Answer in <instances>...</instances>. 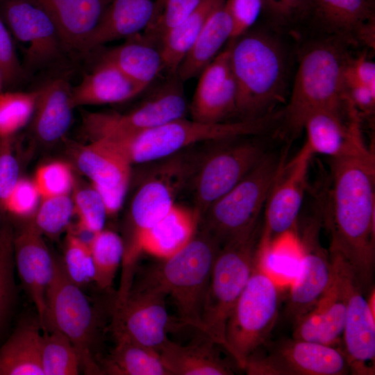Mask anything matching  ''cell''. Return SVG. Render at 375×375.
<instances>
[{
    "label": "cell",
    "mask_w": 375,
    "mask_h": 375,
    "mask_svg": "<svg viewBox=\"0 0 375 375\" xmlns=\"http://www.w3.org/2000/svg\"><path fill=\"white\" fill-rule=\"evenodd\" d=\"M332 190L325 216L329 253L351 268L364 290L373 287L375 269V158L366 144L331 158Z\"/></svg>",
    "instance_id": "obj_1"
},
{
    "label": "cell",
    "mask_w": 375,
    "mask_h": 375,
    "mask_svg": "<svg viewBox=\"0 0 375 375\" xmlns=\"http://www.w3.org/2000/svg\"><path fill=\"white\" fill-rule=\"evenodd\" d=\"M344 40L335 36L310 44L301 56L290 100L281 110L284 128L295 136L307 117L320 110L347 112Z\"/></svg>",
    "instance_id": "obj_2"
},
{
    "label": "cell",
    "mask_w": 375,
    "mask_h": 375,
    "mask_svg": "<svg viewBox=\"0 0 375 375\" xmlns=\"http://www.w3.org/2000/svg\"><path fill=\"white\" fill-rule=\"evenodd\" d=\"M229 45L236 85V115L256 119L271 112L285 88L286 63L278 41L263 31H247Z\"/></svg>",
    "instance_id": "obj_3"
},
{
    "label": "cell",
    "mask_w": 375,
    "mask_h": 375,
    "mask_svg": "<svg viewBox=\"0 0 375 375\" xmlns=\"http://www.w3.org/2000/svg\"><path fill=\"white\" fill-rule=\"evenodd\" d=\"M280 118V112H271L256 119L220 123H203L181 117L138 133L99 140L115 146L132 165L147 164L199 143L260 135Z\"/></svg>",
    "instance_id": "obj_4"
},
{
    "label": "cell",
    "mask_w": 375,
    "mask_h": 375,
    "mask_svg": "<svg viewBox=\"0 0 375 375\" xmlns=\"http://www.w3.org/2000/svg\"><path fill=\"white\" fill-rule=\"evenodd\" d=\"M192 147L156 161L137 187L130 202L123 239L122 279L130 280L134 276L140 237L169 212L178 194L190 185L201 154L193 151Z\"/></svg>",
    "instance_id": "obj_5"
},
{
    "label": "cell",
    "mask_w": 375,
    "mask_h": 375,
    "mask_svg": "<svg viewBox=\"0 0 375 375\" xmlns=\"http://www.w3.org/2000/svg\"><path fill=\"white\" fill-rule=\"evenodd\" d=\"M220 247L219 242L199 226L183 249L151 267L138 287L170 297L178 309L180 322L201 331L204 300Z\"/></svg>",
    "instance_id": "obj_6"
},
{
    "label": "cell",
    "mask_w": 375,
    "mask_h": 375,
    "mask_svg": "<svg viewBox=\"0 0 375 375\" xmlns=\"http://www.w3.org/2000/svg\"><path fill=\"white\" fill-rule=\"evenodd\" d=\"M260 221L221 246L206 294L201 332L226 351L227 322L258 256Z\"/></svg>",
    "instance_id": "obj_7"
},
{
    "label": "cell",
    "mask_w": 375,
    "mask_h": 375,
    "mask_svg": "<svg viewBox=\"0 0 375 375\" xmlns=\"http://www.w3.org/2000/svg\"><path fill=\"white\" fill-rule=\"evenodd\" d=\"M283 163L280 154L267 151L243 178L208 208L199 226L222 246L256 224Z\"/></svg>",
    "instance_id": "obj_8"
},
{
    "label": "cell",
    "mask_w": 375,
    "mask_h": 375,
    "mask_svg": "<svg viewBox=\"0 0 375 375\" xmlns=\"http://www.w3.org/2000/svg\"><path fill=\"white\" fill-rule=\"evenodd\" d=\"M279 288L258 263L227 322L226 351L242 369L247 359L269 340L279 312Z\"/></svg>",
    "instance_id": "obj_9"
},
{
    "label": "cell",
    "mask_w": 375,
    "mask_h": 375,
    "mask_svg": "<svg viewBox=\"0 0 375 375\" xmlns=\"http://www.w3.org/2000/svg\"><path fill=\"white\" fill-rule=\"evenodd\" d=\"M63 333L74 346L86 374H103L94 356V312L81 288L67 275L61 258L55 256L54 272L46 296L44 328Z\"/></svg>",
    "instance_id": "obj_10"
},
{
    "label": "cell",
    "mask_w": 375,
    "mask_h": 375,
    "mask_svg": "<svg viewBox=\"0 0 375 375\" xmlns=\"http://www.w3.org/2000/svg\"><path fill=\"white\" fill-rule=\"evenodd\" d=\"M248 137L218 141L212 148L201 152L190 185L193 208L201 217L267 152L263 143Z\"/></svg>",
    "instance_id": "obj_11"
},
{
    "label": "cell",
    "mask_w": 375,
    "mask_h": 375,
    "mask_svg": "<svg viewBox=\"0 0 375 375\" xmlns=\"http://www.w3.org/2000/svg\"><path fill=\"white\" fill-rule=\"evenodd\" d=\"M188 110L182 81L174 74L126 112L84 113L82 132L89 141L135 133L185 117Z\"/></svg>",
    "instance_id": "obj_12"
},
{
    "label": "cell",
    "mask_w": 375,
    "mask_h": 375,
    "mask_svg": "<svg viewBox=\"0 0 375 375\" xmlns=\"http://www.w3.org/2000/svg\"><path fill=\"white\" fill-rule=\"evenodd\" d=\"M248 375L351 374L342 348L294 338L269 340L246 360Z\"/></svg>",
    "instance_id": "obj_13"
},
{
    "label": "cell",
    "mask_w": 375,
    "mask_h": 375,
    "mask_svg": "<svg viewBox=\"0 0 375 375\" xmlns=\"http://www.w3.org/2000/svg\"><path fill=\"white\" fill-rule=\"evenodd\" d=\"M0 17L12 37L26 46V77L56 64L67 50L51 18L30 0H0Z\"/></svg>",
    "instance_id": "obj_14"
},
{
    "label": "cell",
    "mask_w": 375,
    "mask_h": 375,
    "mask_svg": "<svg viewBox=\"0 0 375 375\" xmlns=\"http://www.w3.org/2000/svg\"><path fill=\"white\" fill-rule=\"evenodd\" d=\"M313 153L304 143L287 164L283 163L267 200L259 249L266 251L290 232L302 206Z\"/></svg>",
    "instance_id": "obj_15"
},
{
    "label": "cell",
    "mask_w": 375,
    "mask_h": 375,
    "mask_svg": "<svg viewBox=\"0 0 375 375\" xmlns=\"http://www.w3.org/2000/svg\"><path fill=\"white\" fill-rule=\"evenodd\" d=\"M340 273L347 299L343 350L351 374H374L375 317L367 294L351 268L339 256L329 253Z\"/></svg>",
    "instance_id": "obj_16"
},
{
    "label": "cell",
    "mask_w": 375,
    "mask_h": 375,
    "mask_svg": "<svg viewBox=\"0 0 375 375\" xmlns=\"http://www.w3.org/2000/svg\"><path fill=\"white\" fill-rule=\"evenodd\" d=\"M323 210L321 205L304 226L299 238L302 253L299 269L293 280L285 309L286 318L293 324L317 303L332 280L330 255L319 238Z\"/></svg>",
    "instance_id": "obj_17"
},
{
    "label": "cell",
    "mask_w": 375,
    "mask_h": 375,
    "mask_svg": "<svg viewBox=\"0 0 375 375\" xmlns=\"http://www.w3.org/2000/svg\"><path fill=\"white\" fill-rule=\"evenodd\" d=\"M165 297L151 289L131 288L124 300L115 303L112 323L115 338H124L158 351L173 327Z\"/></svg>",
    "instance_id": "obj_18"
},
{
    "label": "cell",
    "mask_w": 375,
    "mask_h": 375,
    "mask_svg": "<svg viewBox=\"0 0 375 375\" xmlns=\"http://www.w3.org/2000/svg\"><path fill=\"white\" fill-rule=\"evenodd\" d=\"M72 158L105 203L108 217L122 208L132 176V164L115 146L104 140L75 146Z\"/></svg>",
    "instance_id": "obj_19"
},
{
    "label": "cell",
    "mask_w": 375,
    "mask_h": 375,
    "mask_svg": "<svg viewBox=\"0 0 375 375\" xmlns=\"http://www.w3.org/2000/svg\"><path fill=\"white\" fill-rule=\"evenodd\" d=\"M14 263L22 284L38 313L42 331L44 328L47 292L53 278L55 256L32 219H25L12 236Z\"/></svg>",
    "instance_id": "obj_20"
},
{
    "label": "cell",
    "mask_w": 375,
    "mask_h": 375,
    "mask_svg": "<svg viewBox=\"0 0 375 375\" xmlns=\"http://www.w3.org/2000/svg\"><path fill=\"white\" fill-rule=\"evenodd\" d=\"M331 262L333 277L328 289L317 303L293 324L292 338L340 347L342 344L347 299L339 269L332 260Z\"/></svg>",
    "instance_id": "obj_21"
},
{
    "label": "cell",
    "mask_w": 375,
    "mask_h": 375,
    "mask_svg": "<svg viewBox=\"0 0 375 375\" xmlns=\"http://www.w3.org/2000/svg\"><path fill=\"white\" fill-rule=\"evenodd\" d=\"M344 114L330 110H320L310 114L303 130L306 134L305 144L315 154L335 158L344 156L365 144L360 116L353 108L348 109V121Z\"/></svg>",
    "instance_id": "obj_22"
},
{
    "label": "cell",
    "mask_w": 375,
    "mask_h": 375,
    "mask_svg": "<svg viewBox=\"0 0 375 375\" xmlns=\"http://www.w3.org/2000/svg\"><path fill=\"white\" fill-rule=\"evenodd\" d=\"M56 25L69 53H83L85 43L112 0H30Z\"/></svg>",
    "instance_id": "obj_23"
},
{
    "label": "cell",
    "mask_w": 375,
    "mask_h": 375,
    "mask_svg": "<svg viewBox=\"0 0 375 375\" xmlns=\"http://www.w3.org/2000/svg\"><path fill=\"white\" fill-rule=\"evenodd\" d=\"M69 81L58 77L38 89V97L31 119V132L40 143L52 144L67 133L74 108Z\"/></svg>",
    "instance_id": "obj_24"
},
{
    "label": "cell",
    "mask_w": 375,
    "mask_h": 375,
    "mask_svg": "<svg viewBox=\"0 0 375 375\" xmlns=\"http://www.w3.org/2000/svg\"><path fill=\"white\" fill-rule=\"evenodd\" d=\"M156 13V0H112L88 38L83 53L112 41L146 31Z\"/></svg>",
    "instance_id": "obj_25"
},
{
    "label": "cell",
    "mask_w": 375,
    "mask_h": 375,
    "mask_svg": "<svg viewBox=\"0 0 375 375\" xmlns=\"http://www.w3.org/2000/svg\"><path fill=\"white\" fill-rule=\"evenodd\" d=\"M201 221L200 214L176 203L169 212L139 239L138 258L143 253L161 260L168 258L183 249L195 235Z\"/></svg>",
    "instance_id": "obj_26"
},
{
    "label": "cell",
    "mask_w": 375,
    "mask_h": 375,
    "mask_svg": "<svg viewBox=\"0 0 375 375\" xmlns=\"http://www.w3.org/2000/svg\"><path fill=\"white\" fill-rule=\"evenodd\" d=\"M146 88L115 65L102 59L93 70L72 88L74 108L120 103L138 96Z\"/></svg>",
    "instance_id": "obj_27"
},
{
    "label": "cell",
    "mask_w": 375,
    "mask_h": 375,
    "mask_svg": "<svg viewBox=\"0 0 375 375\" xmlns=\"http://www.w3.org/2000/svg\"><path fill=\"white\" fill-rule=\"evenodd\" d=\"M203 335L202 339L186 345L175 343L169 339L162 345L158 352L169 375L235 374L233 367L217 351L215 346L218 344Z\"/></svg>",
    "instance_id": "obj_28"
},
{
    "label": "cell",
    "mask_w": 375,
    "mask_h": 375,
    "mask_svg": "<svg viewBox=\"0 0 375 375\" xmlns=\"http://www.w3.org/2000/svg\"><path fill=\"white\" fill-rule=\"evenodd\" d=\"M322 28L344 41L358 39L374 19V0H308L307 13Z\"/></svg>",
    "instance_id": "obj_29"
},
{
    "label": "cell",
    "mask_w": 375,
    "mask_h": 375,
    "mask_svg": "<svg viewBox=\"0 0 375 375\" xmlns=\"http://www.w3.org/2000/svg\"><path fill=\"white\" fill-rule=\"evenodd\" d=\"M226 1V0H225ZM233 24L225 1L207 19L193 46L181 62L176 75L183 82L199 75L232 39Z\"/></svg>",
    "instance_id": "obj_30"
},
{
    "label": "cell",
    "mask_w": 375,
    "mask_h": 375,
    "mask_svg": "<svg viewBox=\"0 0 375 375\" xmlns=\"http://www.w3.org/2000/svg\"><path fill=\"white\" fill-rule=\"evenodd\" d=\"M102 59L145 88L164 69L160 45L146 35L127 38L124 43L107 51Z\"/></svg>",
    "instance_id": "obj_31"
},
{
    "label": "cell",
    "mask_w": 375,
    "mask_h": 375,
    "mask_svg": "<svg viewBox=\"0 0 375 375\" xmlns=\"http://www.w3.org/2000/svg\"><path fill=\"white\" fill-rule=\"evenodd\" d=\"M42 335L39 322L17 327L0 347V375H44L40 360Z\"/></svg>",
    "instance_id": "obj_32"
},
{
    "label": "cell",
    "mask_w": 375,
    "mask_h": 375,
    "mask_svg": "<svg viewBox=\"0 0 375 375\" xmlns=\"http://www.w3.org/2000/svg\"><path fill=\"white\" fill-rule=\"evenodd\" d=\"M225 0H204L192 13L169 29L160 40L164 70L171 76L193 46L212 12Z\"/></svg>",
    "instance_id": "obj_33"
},
{
    "label": "cell",
    "mask_w": 375,
    "mask_h": 375,
    "mask_svg": "<svg viewBox=\"0 0 375 375\" xmlns=\"http://www.w3.org/2000/svg\"><path fill=\"white\" fill-rule=\"evenodd\" d=\"M116 345L101 366L103 374L169 375L159 352L124 338H115Z\"/></svg>",
    "instance_id": "obj_34"
},
{
    "label": "cell",
    "mask_w": 375,
    "mask_h": 375,
    "mask_svg": "<svg viewBox=\"0 0 375 375\" xmlns=\"http://www.w3.org/2000/svg\"><path fill=\"white\" fill-rule=\"evenodd\" d=\"M94 268V282L102 290L110 289L122 265L124 245L117 233L103 229L88 243Z\"/></svg>",
    "instance_id": "obj_35"
},
{
    "label": "cell",
    "mask_w": 375,
    "mask_h": 375,
    "mask_svg": "<svg viewBox=\"0 0 375 375\" xmlns=\"http://www.w3.org/2000/svg\"><path fill=\"white\" fill-rule=\"evenodd\" d=\"M40 360L44 375H77L81 369L74 346L56 329L42 331Z\"/></svg>",
    "instance_id": "obj_36"
},
{
    "label": "cell",
    "mask_w": 375,
    "mask_h": 375,
    "mask_svg": "<svg viewBox=\"0 0 375 375\" xmlns=\"http://www.w3.org/2000/svg\"><path fill=\"white\" fill-rule=\"evenodd\" d=\"M189 110L192 119L203 123L224 122L236 114V85L233 75L218 88L192 97Z\"/></svg>",
    "instance_id": "obj_37"
},
{
    "label": "cell",
    "mask_w": 375,
    "mask_h": 375,
    "mask_svg": "<svg viewBox=\"0 0 375 375\" xmlns=\"http://www.w3.org/2000/svg\"><path fill=\"white\" fill-rule=\"evenodd\" d=\"M38 90L0 93V139L15 136L33 117Z\"/></svg>",
    "instance_id": "obj_38"
},
{
    "label": "cell",
    "mask_w": 375,
    "mask_h": 375,
    "mask_svg": "<svg viewBox=\"0 0 375 375\" xmlns=\"http://www.w3.org/2000/svg\"><path fill=\"white\" fill-rule=\"evenodd\" d=\"M73 192L74 215L77 217V223L67 231L76 235H94L103 230L108 214L99 193L90 184L76 188Z\"/></svg>",
    "instance_id": "obj_39"
},
{
    "label": "cell",
    "mask_w": 375,
    "mask_h": 375,
    "mask_svg": "<svg viewBox=\"0 0 375 375\" xmlns=\"http://www.w3.org/2000/svg\"><path fill=\"white\" fill-rule=\"evenodd\" d=\"M73 215L74 204L69 194L40 199L31 219L43 236L55 240L68 230Z\"/></svg>",
    "instance_id": "obj_40"
},
{
    "label": "cell",
    "mask_w": 375,
    "mask_h": 375,
    "mask_svg": "<svg viewBox=\"0 0 375 375\" xmlns=\"http://www.w3.org/2000/svg\"><path fill=\"white\" fill-rule=\"evenodd\" d=\"M67 232L62 262L69 279L82 288L94 282V268L90 249L87 242L69 231Z\"/></svg>",
    "instance_id": "obj_41"
},
{
    "label": "cell",
    "mask_w": 375,
    "mask_h": 375,
    "mask_svg": "<svg viewBox=\"0 0 375 375\" xmlns=\"http://www.w3.org/2000/svg\"><path fill=\"white\" fill-rule=\"evenodd\" d=\"M33 181L40 199L69 194L74 187L72 167L62 161H53L39 167Z\"/></svg>",
    "instance_id": "obj_42"
},
{
    "label": "cell",
    "mask_w": 375,
    "mask_h": 375,
    "mask_svg": "<svg viewBox=\"0 0 375 375\" xmlns=\"http://www.w3.org/2000/svg\"><path fill=\"white\" fill-rule=\"evenodd\" d=\"M40 201V195L33 180L21 177L5 202L3 214L17 219H30Z\"/></svg>",
    "instance_id": "obj_43"
},
{
    "label": "cell",
    "mask_w": 375,
    "mask_h": 375,
    "mask_svg": "<svg viewBox=\"0 0 375 375\" xmlns=\"http://www.w3.org/2000/svg\"><path fill=\"white\" fill-rule=\"evenodd\" d=\"M204 0H167L156 19L145 31L146 35L158 42L172 27L196 10Z\"/></svg>",
    "instance_id": "obj_44"
},
{
    "label": "cell",
    "mask_w": 375,
    "mask_h": 375,
    "mask_svg": "<svg viewBox=\"0 0 375 375\" xmlns=\"http://www.w3.org/2000/svg\"><path fill=\"white\" fill-rule=\"evenodd\" d=\"M0 71L4 88H15L27 78L18 58L12 36L1 17Z\"/></svg>",
    "instance_id": "obj_45"
},
{
    "label": "cell",
    "mask_w": 375,
    "mask_h": 375,
    "mask_svg": "<svg viewBox=\"0 0 375 375\" xmlns=\"http://www.w3.org/2000/svg\"><path fill=\"white\" fill-rule=\"evenodd\" d=\"M15 136L0 139V212L3 214L6 201L21 178L19 161L14 151Z\"/></svg>",
    "instance_id": "obj_46"
},
{
    "label": "cell",
    "mask_w": 375,
    "mask_h": 375,
    "mask_svg": "<svg viewBox=\"0 0 375 375\" xmlns=\"http://www.w3.org/2000/svg\"><path fill=\"white\" fill-rule=\"evenodd\" d=\"M225 5L233 24V40L254 24L265 8V0H226Z\"/></svg>",
    "instance_id": "obj_47"
},
{
    "label": "cell",
    "mask_w": 375,
    "mask_h": 375,
    "mask_svg": "<svg viewBox=\"0 0 375 375\" xmlns=\"http://www.w3.org/2000/svg\"><path fill=\"white\" fill-rule=\"evenodd\" d=\"M14 265L12 241L0 252V326L13 296Z\"/></svg>",
    "instance_id": "obj_48"
},
{
    "label": "cell",
    "mask_w": 375,
    "mask_h": 375,
    "mask_svg": "<svg viewBox=\"0 0 375 375\" xmlns=\"http://www.w3.org/2000/svg\"><path fill=\"white\" fill-rule=\"evenodd\" d=\"M308 0H265L264 10L272 20L285 24L307 13Z\"/></svg>",
    "instance_id": "obj_49"
},
{
    "label": "cell",
    "mask_w": 375,
    "mask_h": 375,
    "mask_svg": "<svg viewBox=\"0 0 375 375\" xmlns=\"http://www.w3.org/2000/svg\"><path fill=\"white\" fill-rule=\"evenodd\" d=\"M346 102L360 115H371L375 108V90L344 77Z\"/></svg>",
    "instance_id": "obj_50"
},
{
    "label": "cell",
    "mask_w": 375,
    "mask_h": 375,
    "mask_svg": "<svg viewBox=\"0 0 375 375\" xmlns=\"http://www.w3.org/2000/svg\"><path fill=\"white\" fill-rule=\"evenodd\" d=\"M344 76L375 90V63L365 55L349 58Z\"/></svg>",
    "instance_id": "obj_51"
},
{
    "label": "cell",
    "mask_w": 375,
    "mask_h": 375,
    "mask_svg": "<svg viewBox=\"0 0 375 375\" xmlns=\"http://www.w3.org/2000/svg\"><path fill=\"white\" fill-rule=\"evenodd\" d=\"M13 231L6 220V216L0 212V252L12 240Z\"/></svg>",
    "instance_id": "obj_52"
},
{
    "label": "cell",
    "mask_w": 375,
    "mask_h": 375,
    "mask_svg": "<svg viewBox=\"0 0 375 375\" xmlns=\"http://www.w3.org/2000/svg\"><path fill=\"white\" fill-rule=\"evenodd\" d=\"M166 1L167 0H156V17H155L154 20L156 19V17L159 15Z\"/></svg>",
    "instance_id": "obj_53"
},
{
    "label": "cell",
    "mask_w": 375,
    "mask_h": 375,
    "mask_svg": "<svg viewBox=\"0 0 375 375\" xmlns=\"http://www.w3.org/2000/svg\"><path fill=\"white\" fill-rule=\"evenodd\" d=\"M3 88H4L3 80L1 72L0 71V93L3 91Z\"/></svg>",
    "instance_id": "obj_54"
}]
</instances>
